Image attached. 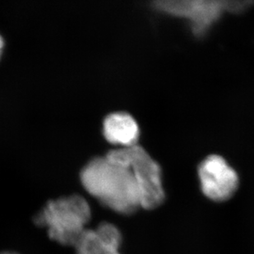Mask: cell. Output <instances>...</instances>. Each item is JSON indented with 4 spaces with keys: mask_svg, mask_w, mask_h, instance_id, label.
I'll return each mask as SVG.
<instances>
[{
    "mask_svg": "<svg viewBox=\"0 0 254 254\" xmlns=\"http://www.w3.org/2000/svg\"><path fill=\"white\" fill-rule=\"evenodd\" d=\"M80 180L89 194L117 213L131 215L141 207L139 189L129 166L98 156L83 167Z\"/></svg>",
    "mask_w": 254,
    "mask_h": 254,
    "instance_id": "6da1fadb",
    "label": "cell"
},
{
    "mask_svg": "<svg viewBox=\"0 0 254 254\" xmlns=\"http://www.w3.org/2000/svg\"><path fill=\"white\" fill-rule=\"evenodd\" d=\"M91 218V207L80 195L51 200L34 217L40 227L48 229L51 240L65 246H73Z\"/></svg>",
    "mask_w": 254,
    "mask_h": 254,
    "instance_id": "7a4b0ae2",
    "label": "cell"
},
{
    "mask_svg": "<svg viewBox=\"0 0 254 254\" xmlns=\"http://www.w3.org/2000/svg\"><path fill=\"white\" fill-rule=\"evenodd\" d=\"M110 161L129 166L134 174L139 189L141 207L153 210L161 206L166 198L161 166L138 144L109 151Z\"/></svg>",
    "mask_w": 254,
    "mask_h": 254,
    "instance_id": "3957f363",
    "label": "cell"
},
{
    "mask_svg": "<svg viewBox=\"0 0 254 254\" xmlns=\"http://www.w3.org/2000/svg\"><path fill=\"white\" fill-rule=\"evenodd\" d=\"M153 4L160 12L187 20L191 31L197 37L205 36L224 12H229L228 1H156Z\"/></svg>",
    "mask_w": 254,
    "mask_h": 254,
    "instance_id": "277c9868",
    "label": "cell"
},
{
    "mask_svg": "<svg viewBox=\"0 0 254 254\" xmlns=\"http://www.w3.org/2000/svg\"><path fill=\"white\" fill-rule=\"evenodd\" d=\"M201 192L214 201H225L237 191L240 180L236 171L219 155H210L197 168Z\"/></svg>",
    "mask_w": 254,
    "mask_h": 254,
    "instance_id": "5b68a950",
    "label": "cell"
},
{
    "mask_svg": "<svg viewBox=\"0 0 254 254\" xmlns=\"http://www.w3.org/2000/svg\"><path fill=\"white\" fill-rule=\"evenodd\" d=\"M103 134L110 143L129 147L137 144L139 126L130 114L115 112L107 115L104 120Z\"/></svg>",
    "mask_w": 254,
    "mask_h": 254,
    "instance_id": "8992f818",
    "label": "cell"
},
{
    "mask_svg": "<svg viewBox=\"0 0 254 254\" xmlns=\"http://www.w3.org/2000/svg\"><path fill=\"white\" fill-rule=\"evenodd\" d=\"M77 254H120L101 240L95 230H86L74 245Z\"/></svg>",
    "mask_w": 254,
    "mask_h": 254,
    "instance_id": "52a82bcc",
    "label": "cell"
},
{
    "mask_svg": "<svg viewBox=\"0 0 254 254\" xmlns=\"http://www.w3.org/2000/svg\"><path fill=\"white\" fill-rule=\"evenodd\" d=\"M95 230L104 242L115 250H120V245L122 243V235L115 225L108 222H103L100 224Z\"/></svg>",
    "mask_w": 254,
    "mask_h": 254,
    "instance_id": "ba28073f",
    "label": "cell"
},
{
    "mask_svg": "<svg viewBox=\"0 0 254 254\" xmlns=\"http://www.w3.org/2000/svg\"><path fill=\"white\" fill-rule=\"evenodd\" d=\"M3 47H4V41H3V38H2V36L0 35V58H1V56H2Z\"/></svg>",
    "mask_w": 254,
    "mask_h": 254,
    "instance_id": "9c48e42d",
    "label": "cell"
},
{
    "mask_svg": "<svg viewBox=\"0 0 254 254\" xmlns=\"http://www.w3.org/2000/svg\"><path fill=\"white\" fill-rule=\"evenodd\" d=\"M0 254H17V253H14V252H2V253H0Z\"/></svg>",
    "mask_w": 254,
    "mask_h": 254,
    "instance_id": "30bf717a",
    "label": "cell"
}]
</instances>
